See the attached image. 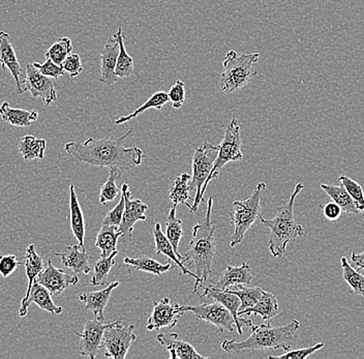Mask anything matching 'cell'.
<instances>
[{
	"label": "cell",
	"instance_id": "30bf717a",
	"mask_svg": "<svg viewBox=\"0 0 364 359\" xmlns=\"http://www.w3.org/2000/svg\"><path fill=\"white\" fill-rule=\"evenodd\" d=\"M56 86L55 79L43 75L33 63L26 65V77L22 84L23 92H31L33 97L42 100L46 106H49L57 101Z\"/></svg>",
	"mask_w": 364,
	"mask_h": 359
},
{
	"label": "cell",
	"instance_id": "d590c367",
	"mask_svg": "<svg viewBox=\"0 0 364 359\" xmlns=\"http://www.w3.org/2000/svg\"><path fill=\"white\" fill-rule=\"evenodd\" d=\"M176 208V204H173V208L170 209L167 223H166V236L174 247L175 252L179 254L178 245L183 236V228H182V220L177 218Z\"/></svg>",
	"mask_w": 364,
	"mask_h": 359
},
{
	"label": "cell",
	"instance_id": "60d3db41",
	"mask_svg": "<svg viewBox=\"0 0 364 359\" xmlns=\"http://www.w3.org/2000/svg\"><path fill=\"white\" fill-rule=\"evenodd\" d=\"M122 175V171L118 168H110L108 179L105 185L102 186L101 193H100V202L102 205H107L108 202L113 201L117 195L122 192L120 188L116 186V181Z\"/></svg>",
	"mask_w": 364,
	"mask_h": 359
},
{
	"label": "cell",
	"instance_id": "8d00e7d4",
	"mask_svg": "<svg viewBox=\"0 0 364 359\" xmlns=\"http://www.w3.org/2000/svg\"><path fill=\"white\" fill-rule=\"evenodd\" d=\"M341 267L343 268V278L351 287L353 292L364 297V276L348 262L346 257H341Z\"/></svg>",
	"mask_w": 364,
	"mask_h": 359
},
{
	"label": "cell",
	"instance_id": "52a82bcc",
	"mask_svg": "<svg viewBox=\"0 0 364 359\" xmlns=\"http://www.w3.org/2000/svg\"><path fill=\"white\" fill-rule=\"evenodd\" d=\"M218 149H220V145H213L205 141L201 147L196 149L195 154H193V175L190 183H188L190 191H196L193 205L190 210L192 213L198 210L200 204L203 201L201 197L202 188L215 165Z\"/></svg>",
	"mask_w": 364,
	"mask_h": 359
},
{
	"label": "cell",
	"instance_id": "8992f818",
	"mask_svg": "<svg viewBox=\"0 0 364 359\" xmlns=\"http://www.w3.org/2000/svg\"><path fill=\"white\" fill-rule=\"evenodd\" d=\"M266 190V183H260L255 188L252 194L245 199L234 201L231 210L228 213L230 220L234 226L231 238V247L240 244L247 232L252 228L257 219L261 215L262 196Z\"/></svg>",
	"mask_w": 364,
	"mask_h": 359
},
{
	"label": "cell",
	"instance_id": "f546056e",
	"mask_svg": "<svg viewBox=\"0 0 364 359\" xmlns=\"http://www.w3.org/2000/svg\"><path fill=\"white\" fill-rule=\"evenodd\" d=\"M119 44V55L116 65L115 74L118 78H129L134 75V59L127 52L124 46V36L122 27H118L113 35Z\"/></svg>",
	"mask_w": 364,
	"mask_h": 359
},
{
	"label": "cell",
	"instance_id": "4fadbf2b",
	"mask_svg": "<svg viewBox=\"0 0 364 359\" xmlns=\"http://www.w3.org/2000/svg\"><path fill=\"white\" fill-rule=\"evenodd\" d=\"M111 323L106 324L99 321L97 318L88 320L84 326L82 333L74 331V333L80 338L79 353L82 356H86L90 359H95L102 350V341L105 331Z\"/></svg>",
	"mask_w": 364,
	"mask_h": 359
},
{
	"label": "cell",
	"instance_id": "d4e9b609",
	"mask_svg": "<svg viewBox=\"0 0 364 359\" xmlns=\"http://www.w3.org/2000/svg\"><path fill=\"white\" fill-rule=\"evenodd\" d=\"M279 301H277V296L272 293L264 291L261 299L255 306L245 309V310L239 311L238 315L240 317L245 315L250 317L254 314V315L261 316L262 319L265 322H272L273 318L279 315Z\"/></svg>",
	"mask_w": 364,
	"mask_h": 359
},
{
	"label": "cell",
	"instance_id": "f6af8a7d",
	"mask_svg": "<svg viewBox=\"0 0 364 359\" xmlns=\"http://www.w3.org/2000/svg\"><path fill=\"white\" fill-rule=\"evenodd\" d=\"M34 67L36 68L43 75L50 77L57 80L59 77L63 76L65 74V70H63V65H57V63L52 61L51 59L46 58L44 63H33Z\"/></svg>",
	"mask_w": 364,
	"mask_h": 359
},
{
	"label": "cell",
	"instance_id": "9a60e30c",
	"mask_svg": "<svg viewBox=\"0 0 364 359\" xmlns=\"http://www.w3.org/2000/svg\"><path fill=\"white\" fill-rule=\"evenodd\" d=\"M36 282L47 288L52 295L58 296L70 286L77 285L79 278L56 268L51 260H48L47 267L38 274Z\"/></svg>",
	"mask_w": 364,
	"mask_h": 359
},
{
	"label": "cell",
	"instance_id": "7dc6e473",
	"mask_svg": "<svg viewBox=\"0 0 364 359\" xmlns=\"http://www.w3.org/2000/svg\"><path fill=\"white\" fill-rule=\"evenodd\" d=\"M63 70L70 75V78H76L82 72H83V65H82L81 58L78 54H72L65 58L63 63Z\"/></svg>",
	"mask_w": 364,
	"mask_h": 359
},
{
	"label": "cell",
	"instance_id": "8fae6325",
	"mask_svg": "<svg viewBox=\"0 0 364 359\" xmlns=\"http://www.w3.org/2000/svg\"><path fill=\"white\" fill-rule=\"evenodd\" d=\"M181 310L192 312L197 319L215 325L220 331H233L234 326H236L232 314L218 301L213 304L204 302L199 306H181Z\"/></svg>",
	"mask_w": 364,
	"mask_h": 359
},
{
	"label": "cell",
	"instance_id": "7bdbcfd3",
	"mask_svg": "<svg viewBox=\"0 0 364 359\" xmlns=\"http://www.w3.org/2000/svg\"><path fill=\"white\" fill-rule=\"evenodd\" d=\"M324 343H318V344L314 345V346L301 348V349L289 350L286 351V353L282 354V355L277 356H269V359H304L309 358L311 354L315 353L316 351L324 348Z\"/></svg>",
	"mask_w": 364,
	"mask_h": 359
},
{
	"label": "cell",
	"instance_id": "ba28073f",
	"mask_svg": "<svg viewBox=\"0 0 364 359\" xmlns=\"http://www.w3.org/2000/svg\"><path fill=\"white\" fill-rule=\"evenodd\" d=\"M241 144H242V141H241L240 137V127H239L238 120L233 118L225 129L224 138H223L220 149H218V158H216L215 165H213L208 178L205 181L203 188H202V199H203L205 191H206L209 183L218 177L224 166H226L228 163L237 162V161L242 160L243 154L241 151Z\"/></svg>",
	"mask_w": 364,
	"mask_h": 359
},
{
	"label": "cell",
	"instance_id": "6da1fadb",
	"mask_svg": "<svg viewBox=\"0 0 364 359\" xmlns=\"http://www.w3.org/2000/svg\"><path fill=\"white\" fill-rule=\"evenodd\" d=\"M133 133L129 129L122 137H105L102 139H90L85 142H68L65 145V151L80 162L88 164L95 167L118 168L120 170L133 169L142 164L144 154L138 147L125 149L124 140Z\"/></svg>",
	"mask_w": 364,
	"mask_h": 359
},
{
	"label": "cell",
	"instance_id": "9c48e42d",
	"mask_svg": "<svg viewBox=\"0 0 364 359\" xmlns=\"http://www.w3.org/2000/svg\"><path fill=\"white\" fill-rule=\"evenodd\" d=\"M135 326H122V321L113 322L107 327L102 336V348L105 350V358L113 359H124L127 352L136 341L134 333Z\"/></svg>",
	"mask_w": 364,
	"mask_h": 359
},
{
	"label": "cell",
	"instance_id": "c3c4849f",
	"mask_svg": "<svg viewBox=\"0 0 364 359\" xmlns=\"http://www.w3.org/2000/svg\"><path fill=\"white\" fill-rule=\"evenodd\" d=\"M20 263L15 255L0 256V276L8 278L17 269Z\"/></svg>",
	"mask_w": 364,
	"mask_h": 359
},
{
	"label": "cell",
	"instance_id": "7c38bea8",
	"mask_svg": "<svg viewBox=\"0 0 364 359\" xmlns=\"http://www.w3.org/2000/svg\"><path fill=\"white\" fill-rule=\"evenodd\" d=\"M122 194L124 196L125 208L122 224L119 226V231L122 232L124 242H129L132 240L136 223L140 222V220H146L147 218L145 213H146L148 205L143 203L141 200L134 199L132 197L131 192H129V186L127 183L122 186Z\"/></svg>",
	"mask_w": 364,
	"mask_h": 359
},
{
	"label": "cell",
	"instance_id": "e575fe53",
	"mask_svg": "<svg viewBox=\"0 0 364 359\" xmlns=\"http://www.w3.org/2000/svg\"><path fill=\"white\" fill-rule=\"evenodd\" d=\"M169 95L166 92H158L154 93L149 99L147 100L146 103L142 105V106L139 107L136 111H134L132 114L127 116H122V117L116 119L115 124H124V122H129V120L134 119V118L136 117V116L142 114L143 112L147 111L148 109H156V110L161 111L163 109V107L165 106L166 104L169 102Z\"/></svg>",
	"mask_w": 364,
	"mask_h": 359
},
{
	"label": "cell",
	"instance_id": "7402d4cb",
	"mask_svg": "<svg viewBox=\"0 0 364 359\" xmlns=\"http://www.w3.org/2000/svg\"><path fill=\"white\" fill-rule=\"evenodd\" d=\"M119 282L109 284L105 289L85 292L79 295L80 301L84 302V309L91 311L99 321L105 322L104 311L110 299L113 290L119 286Z\"/></svg>",
	"mask_w": 364,
	"mask_h": 359
},
{
	"label": "cell",
	"instance_id": "4316f807",
	"mask_svg": "<svg viewBox=\"0 0 364 359\" xmlns=\"http://www.w3.org/2000/svg\"><path fill=\"white\" fill-rule=\"evenodd\" d=\"M70 228L79 245L85 247V220L80 206L75 186H70Z\"/></svg>",
	"mask_w": 364,
	"mask_h": 359
},
{
	"label": "cell",
	"instance_id": "681fc988",
	"mask_svg": "<svg viewBox=\"0 0 364 359\" xmlns=\"http://www.w3.org/2000/svg\"><path fill=\"white\" fill-rule=\"evenodd\" d=\"M323 215L329 220H336L343 215V209L336 202L332 201L325 204L322 210Z\"/></svg>",
	"mask_w": 364,
	"mask_h": 359
},
{
	"label": "cell",
	"instance_id": "83f0119b",
	"mask_svg": "<svg viewBox=\"0 0 364 359\" xmlns=\"http://www.w3.org/2000/svg\"><path fill=\"white\" fill-rule=\"evenodd\" d=\"M124 262L127 265V269H129V274H132V268L140 270V272H150V274H156V276H161V274L174 268L170 262L167 264H163V263H159L151 257L148 256H141L138 258L125 257Z\"/></svg>",
	"mask_w": 364,
	"mask_h": 359
},
{
	"label": "cell",
	"instance_id": "ffe728a7",
	"mask_svg": "<svg viewBox=\"0 0 364 359\" xmlns=\"http://www.w3.org/2000/svg\"><path fill=\"white\" fill-rule=\"evenodd\" d=\"M118 55H119V44L115 38H111L106 43L101 51V77L97 81L102 82L105 85L110 86L117 82L115 69L117 65Z\"/></svg>",
	"mask_w": 364,
	"mask_h": 359
},
{
	"label": "cell",
	"instance_id": "277c9868",
	"mask_svg": "<svg viewBox=\"0 0 364 359\" xmlns=\"http://www.w3.org/2000/svg\"><path fill=\"white\" fill-rule=\"evenodd\" d=\"M304 183H297L294 192L291 195L290 199L284 205L277 208V215L272 220L259 217V220L264 226L270 229L269 247L270 253L274 258L284 255L287 245L293 244L297 238L304 235V229L301 225L297 224L294 218V203L296 197L304 190Z\"/></svg>",
	"mask_w": 364,
	"mask_h": 359
},
{
	"label": "cell",
	"instance_id": "f35d334b",
	"mask_svg": "<svg viewBox=\"0 0 364 359\" xmlns=\"http://www.w3.org/2000/svg\"><path fill=\"white\" fill-rule=\"evenodd\" d=\"M236 287H237L236 290H228L233 293V294L237 295L239 299H240L241 306L239 311L245 310V309L255 306V304L259 301V299H261L264 293V290L258 287V286H255V287L247 286V287H245L242 284H240V285H236Z\"/></svg>",
	"mask_w": 364,
	"mask_h": 359
},
{
	"label": "cell",
	"instance_id": "44dd1931",
	"mask_svg": "<svg viewBox=\"0 0 364 359\" xmlns=\"http://www.w3.org/2000/svg\"><path fill=\"white\" fill-rule=\"evenodd\" d=\"M55 256L60 257L61 264L70 268L76 274H90L91 272L87 250L79 244L65 247L63 252L56 253Z\"/></svg>",
	"mask_w": 364,
	"mask_h": 359
},
{
	"label": "cell",
	"instance_id": "484cf974",
	"mask_svg": "<svg viewBox=\"0 0 364 359\" xmlns=\"http://www.w3.org/2000/svg\"><path fill=\"white\" fill-rule=\"evenodd\" d=\"M0 116L4 122L16 128H28L38 119V113L36 111L11 108L6 102L0 106Z\"/></svg>",
	"mask_w": 364,
	"mask_h": 359
},
{
	"label": "cell",
	"instance_id": "e0dca14e",
	"mask_svg": "<svg viewBox=\"0 0 364 359\" xmlns=\"http://www.w3.org/2000/svg\"><path fill=\"white\" fill-rule=\"evenodd\" d=\"M51 295L47 288L38 284V282H34L31 292L22 299L21 308L19 310L20 317L24 318L27 315L29 306L31 304H36L41 310L53 314V315H59V314L63 313V308L54 304Z\"/></svg>",
	"mask_w": 364,
	"mask_h": 359
},
{
	"label": "cell",
	"instance_id": "5bb4252c",
	"mask_svg": "<svg viewBox=\"0 0 364 359\" xmlns=\"http://www.w3.org/2000/svg\"><path fill=\"white\" fill-rule=\"evenodd\" d=\"M181 306L178 304H171L168 297L161 301L154 302V310L147 321L148 331H158L163 327L173 328L178 322V318L183 315Z\"/></svg>",
	"mask_w": 364,
	"mask_h": 359
},
{
	"label": "cell",
	"instance_id": "836d02e7",
	"mask_svg": "<svg viewBox=\"0 0 364 359\" xmlns=\"http://www.w3.org/2000/svg\"><path fill=\"white\" fill-rule=\"evenodd\" d=\"M192 175L188 173H182L181 176L175 179L172 188L170 190L169 197L172 200L173 203L183 204L186 208L192 209L193 206L188 201L193 199L190 196V183Z\"/></svg>",
	"mask_w": 364,
	"mask_h": 359
},
{
	"label": "cell",
	"instance_id": "f1b7e54d",
	"mask_svg": "<svg viewBox=\"0 0 364 359\" xmlns=\"http://www.w3.org/2000/svg\"><path fill=\"white\" fill-rule=\"evenodd\" d=\"M23 260H24L23 263H24L25 270H26L27 279H28L26 294H25V296H27L28 293L31 292V287H33L38 274L45 269L44 261H43L42 257L36 253V245H29L26 247Z\"/></svg>",
	"mask_w": 364,
	"mask_h": 359
},
{
	"label": "cell",
	"instance_id": "f907efd6",
	"mask_svg": "<svg viewBox=\"0 0 364 359\" xmlns=\"http://www.w3.org/2000/svg\"><path fill=\"white\" fill-rule=\"evenodd\" d=\"M351 261L357 270L364 269V251L361 254H356L353 252L351 254Z\"/></svg>",
	"mask_w": 364,
	"mask_h": 359
},
{
	"label": "cell",
	"instance_id": "cb8c5ba5",
	"mask_svg": "<svg viewBox=\"0 0 364 359\" xmlns=\"http://www.w3.org/2000/svg\"><path fill=\"white\" fill-rule=\"evenodd\" d=\"M154 242H156V253L158 254V255H159V254H164V255L167 256L177 267L181 268L182 274L193 277V278L197 279V274H196L195 272H191L188 267H184L183 263L186 262V258H184L183 255L177 254L176 252H175L174 247H173L172 244H171L169 240H168L167 236H166V234L163 233L159 223H156V227H154Z\"/></svg>",
	"mask_w": 364,
	"mask_h": 359
},
{
	"label": "cell",
	"instance_id": "7a4b0ae2",
	"mask_svg": "<svg viewBox=\"0 0 364 359\" xmlns=\"http://www.w3.org/2000/svg\"><path fill=\"white\" fill-rule=\"evenodd\" d=\"M213 199L207 201L206 215L203 222L198 223L193 227V237L186 247L184 258L190 261L188 268L193 265L197 274L193 293H198V288L208 279L213 272V263L216 253L215 227L211 223Z\"/></svg>",
	"mask_w": 364,
	"mask_h": 359
},
{
	"label": "cell",
	"instance_id": "ab89813d",
	"mask_svg": "<svg viewBox=\"0 0 364 359\" xmlns=\"http://www.w3.org/2000/svg\"><path fill=\"white\" fill-rule=\"evenodd\" d=\"M73 45L72 40L68 36H63L58 38L51 47L48 49L46 53V58L51 59L57 65H63L65 58L72 53Z\"/></svg>",
	"mask_w": 364,
	"mask_h": 359
},
{
	"label": "cell",
	"instance_id": "3957f363",
	"mask_svg": "<svg viewBox=\"0 0 364 359\" xmlns=\"http://www.w3.org/2000/svg\"><path fill=\"white\" fill-rule=\"evenodd\" d=\"M299 325L300 322L296 319L284 326H272L270 322L261 325L252 324L250 327L249 338L243 341H224L222 349L234 353H240L245 350L283 349L289 351L294 344Z\"/></svg>",
	"mask_w": 364,
	"mask_h": 359
},
{
	"label": "cell",
	"instance_id": "d6986e66",
	"mask_svg": "<svg viewBox=\"0 0 364 359\" xmlns=\"http://www.w3.org/2000/svg\"><path fill=\"white\" fill-rule=\"evenodd\" d=\"M0 63L1 69L10 70L16 82V92L17 95H22V85L20 82L22 70L16 55L15 48L11 45L10 35L6 31H0Z\"/></svg>",
	"mask_w": 364,
	"mask_h": 359
},
{
	"label": "cell",
	"instance_id": "603a6c76",
	"mask_svg": "<svg viewBox=\"0 0 364 359\" xmlns=\"http://www.w3.org/2000/svg\"><path fill=\"white\" fill-rule=\"evenodd\" d=\"M252 274L250 272L249 263L243 262L240 267H227L220 274L218 282L213 284V287L220 290H227L236 285H247L252 284Z\"/></svg>",
	"mask_w": 364,
	"mask_h": 359
},
{
	"label": "cell",
	"instance_id": "74e56055",
	"mask_svg": "<svg viewBox=\"0 0 364 359\" xmlns=\"http://www.w3.org/2000/svg\"><path fill=\"white\" fill-rule=\"evenodd\" d=\"M118 252L115 251L109 257H105L100 259L99 261L93 265L92 279H90L91 286H102L106 285L108 282L109 274L112 269L113 265L115 264V257L117 256Z\"/></svg>",
	"mask_w": 364,
	"mask_h": 359
},
{
	"label": "cell",
	"instance_id": "ac0fdd59",
	"mask_svg": "<svg viewBox=\"0 0 364 359\" xmlns=\"http://www.w3.org/2000/svg\"><path fill=\"white\" fill-rule=\"evenodd\" d=\"M156 340L161 346L169 351L170 359H207V356L201 355L196 351L195 348L182 340L178 333H159Z\"/></svg>",
	"mask_w": 364,
	"mask_h": 359
},
{
	"label": "cell",
	"instance_id": "2e32d148",
	"mask_svg": "<svg viewBox=\"0 0 364 359\" xmlns=\"http://www.w3.org/2000/svg\"><path fill=\"white\" fill-rule=\"evenodd\" d=\"M201 297L215 299V301L220 302L225 308L228 309L230 313L232 314V316H233L234 320H235L239 335H242L243 326H252V320L240 318V316L238 315L239 309H240L241 306L240 299H239L237 295L230 292L229 290H220L213 287V286H208V287L205 288Z\"/></svg>",
	"mask_w": 364,
	"mask_h": 359
},
{
	"label": "cell",
	"instance_id": "4dcf8cb0",
	"mask_svg": "<svg viewBox=\"0 0 364 359\" xmlns=\"http://www.w3.org/2000/svg\"><path fill=\"white\" fill-rule=\"evenodd\" d=\"M321 188H322L334 202H336V203L341 206L343 213H354V215L360 213L357 206L355 205L352 197L350 196L349 193H348V191L346 190L345 186L343 185L331 186L326 185V183H321Z\"/></svg>",
	"mask_w": 364,
	"mask_h": 359
},
{
	"label": "cell",
	"instance_id": "1f68e13d",
	"mask_svg": "<svg viewBox=\"0 0 364 359\" xmlns=\"http://www.w3.org/2000/svg\"><path fill=\"white\" fill-rule=\"evenodd\" d=\"M122 236L119 227L102 226L97 236L95 247L102 251L101 257H109L116 251L118 238Z\"/></svg>",
	"mask_w": 364,
	"mask_h": 359
},
{
	"label": "cell",
	"instance_id": "d6a6232c",
	"mask_svg": "<svg viewBox=\"0 0 364 359\" xmlns=\"http://www.w3.org/2000/svg\"><path fill=\"white\" fill-rule=\"evenodd\" d=\"M47 142L45 139L27 135L19 141V151L25 161H33L36 159L43 160L45 158Z\"/></svg>",
	"mask_w": 364,
	"mask_h": 359
},
{
	"label": "cell",
	"instance_id": "bcb514c9",
	"mask_svg": "<svg viewBox=\"0 0 364 359\" xmlns=\"http://www.w3.org/2000/svg\"><path fill=\"white\" fill-rule=\"evenodd\" d=\"M168 95H169V100L173 105V108L181 109L186 102V84L184 82L181 80L175 82Z\"/></svg>",
	"mask_w": 364,
	"mask_h": 359
},
{
	"label": "cell",
	"instance_id": "b9f144b4",
	"mask_svg": "<svg viewBox=\"0 0 364 359\" xmlns=\"http://www.w3.org/2000/svg\"><path fill=\"white\" fill-rule=\"evenodd\" d=\"M338 181H341V185L345 186L346 190L348 191L350 196L352 197L355 205H356L358 210L363 213L364 218V191L363 186L357 183V181H355L354 179L345 176V175H341V176L338 177Z\"/></svg>",
	"mask_w": 364,
	"mask_h": 359
},
{
	"label": "cell",
	"instance_id": "5b68a950",
	"mask_svg": "<svg viewBox=\"0 0 364 359\" xmlns=\"http://www.w3.org/2000/svg\"><path fill=\"white\" fill-rule=\"evenodd\" d=\"M259 58V53L238 55L234 50L228 51L223 61L224 72L220 76V90L223 92L233 93L245 87L258 74L254 65L258 63Z\"/></svg>",
	"mask_w": 364,
	"mask_h": 359
},
{
	"label": "cell",
	"instance_id": "ee69618b",
	"mask_svg": "<svg viewBox=\"0 0 364 359\" xmlns=\"http://www.w3.org/2000/svg\"><path fill=\"white\" fill-rule=\"evenodd\" d=\"M125 208V199L124 195L122 194L119 202L117 205L112 209V210L108 211L106 217L102 220V226H116L119 227L122 224V217H124Z\"/></svg>",
	"mask_w": 364,
	"mask_h": 359
}]
</instances>
